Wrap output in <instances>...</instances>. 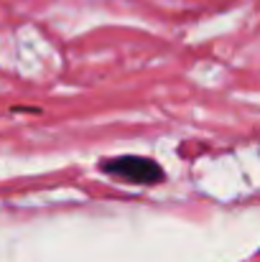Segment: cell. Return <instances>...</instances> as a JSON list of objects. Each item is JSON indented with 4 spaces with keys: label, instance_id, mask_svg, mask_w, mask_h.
Returning a JSON list of instances; mask_svg holds the SVG:
<instances>
[{
    "label": "cell",
    "instance_id": "1",
    "mask_svg": "<svg viewBox=\"0 0 260 262\" xmlns=\"http://www.w3.org/2000/svg\"><path fill=\"white\" fill-rule=\"evenodd\" d=\"M99 171L123 183H133V186H156L161 183L166 173L164 168L143 156H117V158H107L99 163Z\"/></svg>",
    "mask_w": 260,
    "mask_h": 262
}]
</instances>
